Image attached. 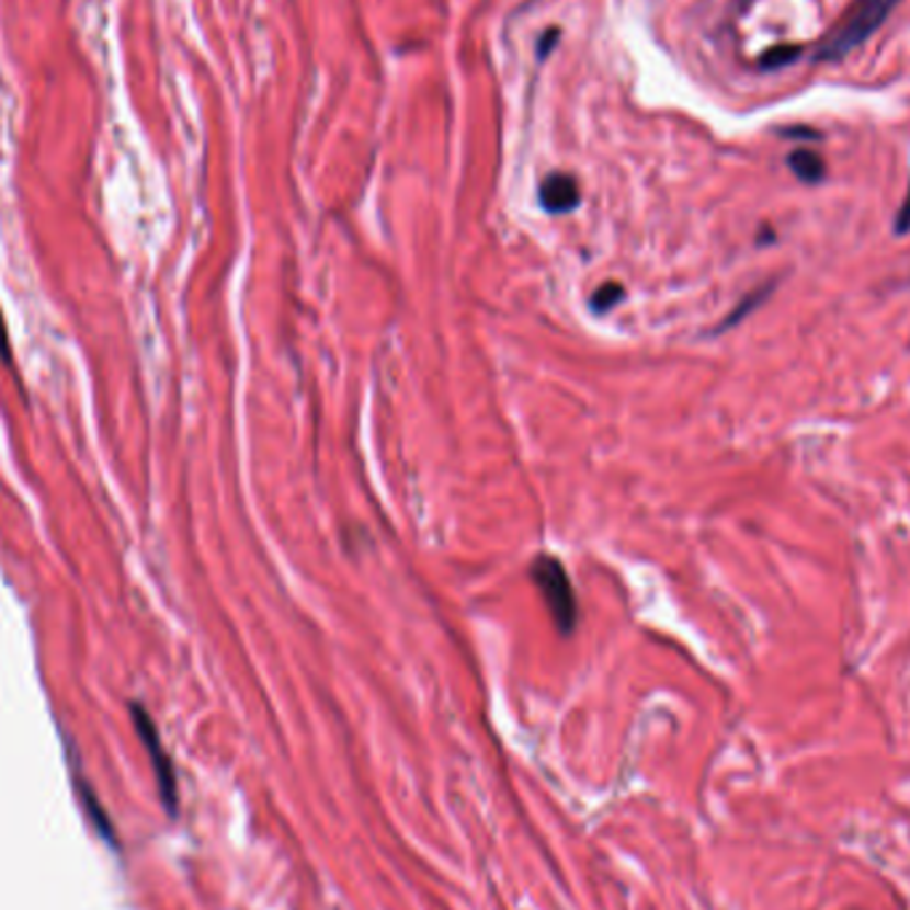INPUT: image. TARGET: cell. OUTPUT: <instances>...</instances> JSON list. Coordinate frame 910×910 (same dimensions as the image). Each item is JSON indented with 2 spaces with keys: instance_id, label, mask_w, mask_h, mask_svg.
I'll return each mask as SVG.
<instances>
[{
  "instance_id": "7a4b0ae2",
  "label": "cell",
  "mask_w": 910,
  "mask_h": 910,
  "mask_svg": "<svg viewBox=\"0 0 910 910\" xmlns=\"http://www.w3.org/2000/svg\"><path fill=\"white\" fill-rule=\"evenodd\" d=\"M530 576H533V583L538 585L548 615H551L554 626L559 628V634L576 632L578 618H581V615H578L576 591H572V581H570V576H567L565 565L559 562L557 557L541 554V557L533 559Z\"/></svg>"
},
{
  "instance_id": "277c9868",
  "label": "cell",
  "mask_w": 910,
  "mask_h": 910,
  "mask_svg": "<svg viewBox=\"0 0 910 910\" xmlns=\"http://www.w3.org/2000/svg\"><path fill=\"white\" fill-rule=\"evenodd\" d=\"M538 197L548 214H570L581 203V190H578L576 179L567 177V173H551L541 184Z\"/></svg>"
},
{
  "instance_id": "8992f818",
  "label": "cell",
  "mask_w": 910,
  "mask_h": 910,
  "mask_svg": "<svg viewBox=\"0 0 910 910\" xmlns=\"http://www.w3.org/2000/svg\"><path fill=\"white\" fill-rule=\"evenodd\" d=\"M772 291H775V280H772V283H764L762 288H757V291L748 293L746 298H740L738 307H735L732 311H729V315L725 317V320L719 322V328H716V330H719V333H721V330H729L732 326H738V322H740V320H746V317L751 315V311H757L759 307H762V304L766 302V298L772 296Z\"/></svg>"
},
{
  "instance_id": "ba28073f",
  "label": "cell",
  "mask_w": 910,
  "mask_h": 910,
  "mask_svg": "<svg viewBox=\"0 0 910 910\" xmlns=\"http://www.w3.org/2000/svg\"><path fill=\"white\" fill-rule=\"evenodd\" d=\"M623 296H626V291H623L618 283H607V285H602V288L596 291L594 296H591V309H594V311L613 309L615 304H618Z\"/></svg>"
},
{
  "instance_id": "30bf717a",
  "label": "cell",
  "mask_w": 910,
  "mask_h": 910,
  "mask_svg": "<svg viewBox=\"0 0 910 910\" xmlns=\"http://www.w3.org/2000/svg\"><path fill=\"white\" fill-rule=\"evenodd\" d=\"M785 136H796V139H820L818 130H809V128H788L783 130Z\"/></svg>"
},
{
  "instance_id": "9c48e42d",
  "label": "cell",
  "mask_w": 910,
  "mask_h": 910,
  "mask_svg": "<svg viewBox=\"0 0 910 910\" xmlns=\"http://www.w3.org/2000/svg\"><path fill=\"white\" fill-rule=\"evenodd\" d=\"M895 232L897 235H908L910 232V182H908V192H906V201H902L900 211H897V219H895Z\"/></svg>"
},
{
  "instance_id": "6da1fadb",
  "label": "cell",
  "mask_w": 910,
  "mask_h": 910,
  "mask_svg": "<svg viewBox=\"0 0 910 910\" xmlns=\"http://www.w3.org/2000/svg\"><path fill=\"white\" fill-rule=\"evenodd\" d=\"M897 3L900 0H852L850 9L837 22V27L820 41L815 61H841L846 54L855 52L887 22Z\"/></svg>"
},
{
  "instance_id": "5b68a950",
  "label": "cell",
  "mask_w": 910,
  "mask_h": 910,
  "mask_svg": "<svg viewBox=\"0 0 910 910\" xmlns=\"http://www.w3.org/2000/svg\"><path fill=\"white\" fill-rule=\"evenodd\" d=\"M788 168L794 171V177L804 184H820L826 179V160L820 158V152L809 147H799L788 155Z\"/></svg>"
},
{
  "instance_id": "52a82bcc",
  "label": "cell",
  "mask_w": 910,
  "mask_h": 910,
  "mask_svg": "<svg viewBox=\"0 0 910 910\" xmlns=\"http://www.w3.org/2000/svg\"><path fill=\"white\" fill-rule=\"evenodd\" d=\"M799 54H801L799 46H785V43H781V46H772L770 52L762 56V67L764 70H777V67L794 65V59Z\"/></svg>"
},
{
  "instance_id": "3957f363",
  "label": "cell",
  "mask_w": 910,
  "mask_h": 910,
  "mask_svg": "<svg viewBox=\"0 0 910 910\" xmlns=\"http://www.w3.org/2000/svg\"><path fill=\"white\" fill-rule=\"evenodd\" d=\"M134 719H136V729H139L141 740H145L149 757H152L155 770H158V781H160V790H163V799L168 804V809L173 812V807H177V781H173L171 762H168L163 746H160L158 729H155L152 719H149V716L139 706H134Z\"/></svg>"
}]
</instances>
